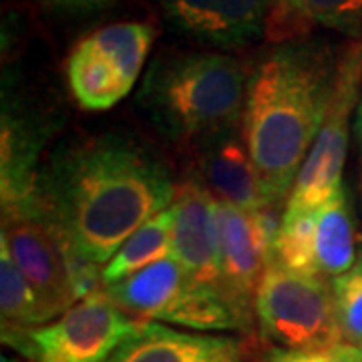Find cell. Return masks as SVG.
Here are the masks:
<instances>
[{
    "instance_id": "obj_1",
    "label": "cell",
    "mask_w": 362,
    "mask_h": 362,
    "mask_svg": "<svg viewBox=\"0 0 362 362\" xmlns=\"http://www.w3.org/2000/svg\"><path fill=\"white\" fill-rule=\"evenodd\" d=\"M175 192L169 169L147 145L101 133L54 149L39 171L35 199L75 259L97 268L171 207Z\"/></svg>"
},
{
    "instance_id": "obj_2",
    "label": "cell",
    "mask_w": 362,
    "mask_h": 362,
    "mask_svg": "<svg viewBox=\"0 0 362 362\" xmlns=\"http://www.w3.org/2000/svg\"><path fill=\"white\" fill-rule=\"evenodd\" d=\"M338 51L322 39L274 45L247 75L242 133L272 206L290 195L334 93Z\"/></svg>"
},
{
    "instance_id": "obj_3",
    "label": "cell",
    "mask_w": 362,
    "mask_h": 362,
    "mask_svg": "<svg viewBox=\"0 0 362 362\" xmlns=\"http://www.w3.org/2000/svg\"><path fill=\"white\" fill-rule=\"evenodd\" d=\"M246 87V73L230 54H163L147 69L137 105L165 141L199 151L242 125Z\"/></svg>"
},
{
    "instance_id": "obj_4",
    "label": "cell",
    "mask_w": 362,
    "mask_h": 362,
    "mask_svg": "<svg viewBox=\"0 0 362 362\" xmlns=\"http://www.w3.org/2000/svg\"><path fill=\"white\" fill-rule=\"evenodd\" d=\"M0 242L39 298L47 322L93 292V266L75 259L63 235L35 202L2 209Z\"/></svg>"
},
{
    "instance_id": "obj_5",
    "label": "cell",
    "mask_w": 362,
    "mask_h": 362,
    "mask_svg": "<svg viewBox=\"0 0 362 362\" xmlns=\"http://www.w3.org/2000/svg\"><path fill=\"white\" fill-rule=\"evenodd\" d=\"M259 334L276 349H324L344 342L332 282L270 262L256 292Z\"/></svg>"
},
{
    "instance_id": "obj_6",
    "label": "cell",
    "mask_w": 362,
    "mask_h": 362,
    "mask_svg": "<svg viewBox=\"0 0 362 362\" xmlns=\"http://www.w3.org/2000/svg\"><path fill=\"white\" fill-rule=\"evenodd\" d=\"M362 99V37L340 49L337 85L318 137L288 195L282 218L312 214L342 187L350 119Z\"/></svg>"
},
{
    "instance_id": "obj_7",
    "label": "cell",
    "mask_w": 362,
    "mask_h": 362,
    "mask_svg": "<svg viewBox=\"0 0 362 362\" xmlns=\"http://www.w3.org/2000/svg\"><path fill=\"white\" fill-rule=\"evenodd\" d=\"M135 324L105 290H93L57 320L2 340L28 362H105Z\"/></svg>"
},
{
    "instance_id": "obj_8",
    "label": "cell",
    "mask_w": 362,
    "mask_h": 362,
    "mask_svg": "<svg viewBox=\"0 0 362 362\" xmlns=\"http://www.w3.org/2000/svg\"><path fill=\"white\" fill-rule=\"evenodd\" d=\"M274 207L278 206L250 214L220 202V292L250 324L256 292L282 223V218L276 220Z\"/></svg>"
},
{
    "instance_id": "obj_9",
    "label": "cell",
    "mask_w": 362,
    "mask_h": 362,
    "mask_svg": "<svg viewBox=\"0 0 362 362\" xmlns=\"http://www.w3.org/2000/svg\"><path fill=\"white\" fill-rule=\"evenodd\" d=\"M177 35L211 49H238L266 37L274 0H159Z\"/></svg>"
},
{
    "instance_id": "obj_10",
    "label": "cell",
    "mask_w": 362,
    "mask_h": 362,
    "mask_svg": "<svg viewBox=\"0 0 362 362\" xmlns=\"http://www.w3.org/2000/svg\"><path fill=\"white\" fill-rule=\"evenodd\" d=\"M171 214L173 258L194 284L220 290V202L202 181L189 180L177 185Z\"/></svg>"
},
{
    "instance_id": "obj_11",
    "label": "cell",
    "mask_w": 362,
    "mask_h": 362,
    "mask_svg": "<svg viewBox=\"0 0 362 362\" xmlns=\"http://www.w3.org/2000/svg\"><path fill=\"white\" fill-rule=\"evenodd\" d=\"M54 121L14 95H2L0 194L4 207L25 206L37 197L40 153L54 133Z\"/></svg>"
},
{
    "instance_id": "obj_12",
    "label": "cell",
    "mask_w": 362,
    "mask_h": 362,
    "mask_svg": "<svg viewBox=\"0 0 362 362\" xmlns=\"http://www.w3.org/2000/svg\"><path fill=\"white\" fill-rule=\"evenodd\" d=\"M244 358L242 338L137 320L133 332L105 362H244Z\"/></svg>"
},
{
    "instance_id": "obj_13",
    "label": "cell",
    "mask_w": 362,
    "mask_h": 362,
    "mask_svg": "<svg viewBox=\"0 0 362 362\" xmlns=\"http://www.w3.org/2000/svg\"><path fill=\"white\" fill-rule=\"evenodd\" d=\"M202 183L221 204L256 214L272 204L264 194L259 173L250 156L242 125L221 133L197 151Z\"/></svg>"
},
{
    "instance_id": "obj_14",
    "label": "cell",
    "mask_w": 362,
    "mask_h": 362,
    "mask_svg": "<svg viewBox=\"0 0 362 362\" xmlns=\"http://www.w3.org/2000/svg\"><path fill=\"white\" fill-rule=\"evenodd\" d=\"M189 282L177 259L171 256L121 282L105 286V292L133 320L165 324Z\"/></svg>"
},
{
    "instance_id": "obj_15",
    "label": "cell",
    "mask_w": 362,
    "mask_h": 362,
    "mask_svg": "<svg viewBox=\"0 0 362 362\" xmlns=\"http://www.w3.org/2000/svg\"><path fill=\"white\" fill-rule=\"evenodd\" d=\"M318 28L362 37V0H274L266 40L272 45L310 39Z\"/></svg>"
},
{
    "instance_id": "obj_16",
    "label": "cell",
    "mask_w": 362,
    "mask_h": 362,
    "mask_svg": "<svg viewBox=\"0 0 362 362\" xmlns=\"http://www.w3.org/2000/svg\"><path fill=\"white\" fill-rule=\"evenodd\" d=\"M316 262L322 278H338L356 264V232L344 185L316 209Z\"/></svg>"
},
{
    "instance_id": "obj_17",
    "label": "cell",
    "mask_w": 362,
    "mask_h": 362,
    "mask_svg": "<svg viewBox=\"0 0 362 362\" xmlns=\"http://www.w3.org/2000/svg\"><path fill=\"white\" fill-rule=\"evenodd\" d=\"M71 93L85 111H107L127 97L131 87L111 66V63L81 40L66 63Z\"/></svg>"
},
{
    "instance_id": "obj_18",
    "label": "cell",
    "mask_w": 362,
    "mask_h": 362,
    "mask_svg": "<svg viewBox=\"0 0 362 362\" xmlns=\"http://www.w3.org/2000/svg\"><path fill=\"white\" fill-rule=\"evenodd\" d=\"M171 232H173V214L171 207L153 216L143 223L137 232H133L123 242V246L113 254L101 268V282L103 286L121 282L131 274L145 270L147 266L173 256L171 246Z\"/></svg>"
},
{
    "instance_id": "obj_19",
    "label": "cell",
    "mask_w": 362,
    "mask_h": 362,
    "mask_svg": "<svg viewBox=\"0 0 362 362\" xmlns=\"http://www.w3.org/2000/svg\"><path fill=\"white\" fill-rule=\"evenodd\" d=\"M153 39L156 33L147 23H117L99 28L85 40L111 63V66L133 89Z\"/></svg>"
},
{
    "instance_id": "obj_20",
    "label": "cell",
    "mask_w": 362,
    "mask_h": 362,
    "mask_svg": "<svg viewBox=\"0 0 362 362\" xmlns=\"http://www.w3.org/2000/svg\"><path fill=\"white\" fill-rule=\"evenodd\" d=\"M0 312L2 334L28 332L45 326L47 316L40 308L39 298L26 282L23 272L14 264L8 247L0 242Z\"/></svg>"
},
{
    "instance_id": "obj_21",
    "label": "cell",
    "mask_w": 362,
    "mask_h": 362,
    "mask_svg": "<svg viewBox=\"0 0 362 362\" xmlns=\"http://www.w3.org/2000/svg\"><path fill=\"white\" fill-rule=\"evenodd\" d=\"M314 230L316 211L296 218H282L272 247V262H278L286 270L302 276H320L316 262Z\"/></svg>"
},
{
    "instance_id": "obj_22",
    "label": "cell",
    "mask_w": 362,
    "mask_h": 362,
    "mask_svg": "<svg viewBox=\"0 0 362 362\" xmlns=\"http://www.w3.org/2000/svg\"><path fill=\"white\" fill-rule=\"evenodd\" d=\"M332 292L344 342L362 350V254L349 272L332 278Z\"/></svg>"
},
{
    "instance_id": "obj_23",
    "label": "cell",
    "mask_w": 362,
    "mask_h": 362,
    "mask_svg": "<svg viewBox=\"0 0 362 362\" xmlns=\"http://www.w3.org/2000/svg\"><path fill=\"white\" fill-rule=\"evenodd\" d=\"M262 362H362V350L349 342H340L324 349L288 350L276 349L264 352Z\"/></svg>"
},
{
    "instance_id": "obj_24",
    "label": "cell",
    "mask_w": 362,
    "mask_h": 362,
    "mask_svg": "<svg viewBox=\"0 0 362 362\" xmlns=\"http://www.w3.org/2000/svg\"><path fill=\"white\" fill-rule=\"evenodd\" d=\"M42 8L66 16H89L115 6L117 0H37Z\"/></svg>"
},
{
    "instance_id": "obj_25",
    "label": "cell",
    "mask_w": 362,
    "mask_h": 362,
    "mask_svg": "<svg viewBox=\"0 0 362 362\" xmlns=\"http://www.w3.org/2000/svg\"><path fill=\"white\" fill-rule=\"evenodd\" d=\"M354 131H356V137L362 143V99L358 107H356V113H354Z\"/></svg>"
}]
</instances>
